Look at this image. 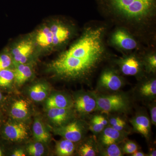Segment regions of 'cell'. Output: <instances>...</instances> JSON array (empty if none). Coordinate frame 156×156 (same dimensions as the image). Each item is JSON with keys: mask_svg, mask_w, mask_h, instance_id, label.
Masks as SVG:
<instances>
[{"mask_svg": "<svg viewBox=\"0 0 156 156\" xmlns=\"http://www.w3.org/2000/svg\"><path fill=\"white\" fill-rule=\"evenodd\" d=\"M106 28L89 26L77 41L51 64L56 75L67 80L89 79L106 57Z\"/></svg>", "mask_w": 156, "mask_h": 156, "instance_id": "cell-1", "label": "cell"}, {"mask_svg": "<svg viewBox=\"0 0 156 156\" xmlns=\"http://www.w3.org/2000/svg\"><path fill=\"white\" fill-rule=\"evenodd\" d=\"M116 19L134 27L147 26L154 18L156 0H98Z\"/></svg>", "mask_w": 156, "mask_h": 156, "instance_id": "cell-2", "label": "cell"}, {"mask_svg": "<svg viewBox=\"0 0 156 156\" xmlns=\"http://www.w3.org/2000/svg\"><path fill=\"white\" fill-rule=\"evenodd\" d=\"M96 99L97 109L105 113L123 111L128 107L127 98L121 94L99 95L96 96Z\"/></svg>", "mask_w": 156, "mask_h": 156, "instance_id": "cell-3", "label": "cell"}, {"mask_svg": "<svg viewBox=\"0 0 156 156\" xmlns=\"http://www.w3.org/2000/svg\"><path fill=\"white\" fill-rule=\"evenodd\" d=\"M111 43L114 46L123 51H131L137 47V42L126 29L119 28L111 37Z\"/></svg>", "mask_w": 156, "mask_h": 156, "instance_id": "cell-4", "label": "cell"}, {"mask_svg": "<svg viewBox=\"0 0 156 156\" xmlns=\"http://www.w3.org/2000/svg\"><path fill=\"white\" fill-rule=\"evenodd\" d=\"M85 128L80 122L74 121L67 125L60 126L55 130L57 134L73 142L80 141L83 138Z\"/></svg>", "mask_w": 156, "mask_h": 156, "instance_id": "cell-5", "label": "cell"}, {"mask_svg": "<svg viewBox=\"0 0 156 156\" xmlns=\"http://www.w3.org/2000/svg\"><path fill=\"white\" fill-rule=\"evenodd\" d=\"M74 103L76 110L83 114L90 113L97 109L96 96L89 92L79 95L76 98Z\"/></svg>", "mask_w": 156, "mask_h": 156, "instance_id": "cell-6", "label": "cell"}, {"mask_svg": "<svg viewBox=\"0 0 156 156\" xmlns=\"http://www.w3.org/2000/svg\"><path fill=\"white\" fill-rule=\"evenodd\" d=\"M3 134L7 139L11 141L23 140L28 135L27 128L22 123H8L3 129Z\"/></svg>", "mask_w": 156, "mask_h": 156, "instance_id": "cell-7", "label": "cell"}, {"mask_svg": "<svg viewBox=\"0 0 156 156\" xmlns=\"http://www.w3.org/2000/svg\"><path fill=\"white\" fill-rule=\"evenodd\" d=\"M99 85L102 88L111 91H118L123 86L122 78L112 70L104 71L99 79Z\"/></svg>", "mask_w": 156, "mask_h": 156, "instance_id": "cell-8", "label": "cell"}, {"mask_svg": "<svg viewBox=\"0 0 156 156\" xmlns=\"http://www.w3.org/2000/svg\"><path fill=\"white\" fill-rule=\"evenodd\" d=\"M33 43L30 40L20 42L12 50V56L16 63L24 64L33 53Z\"/></svg>", "mask_w": 156, "mask_h": 156, "instance_id": "cell-9", "label": "cell"}, {"mask_svg": "<svg viewBox=\"0 0 156 156\" xmlns=\"http://www.w3.org/2000/svg\"><path fill=\"white\" fill-rule=\"evenodd\" d=\"M53 34V45L57 46L62 44L69 40L71 36L70 29L60 22L55 23L50 27Z\"/></svg>", "mask_w": 156, "mask_h": 156, "instance_id": "cell-10", "label": "cell"}, {"mask_svg": "<svg viewBox=\"0 0 156 156\" xmlns=\"http://www.w3.org/2000/svg\"><path fill=\"white\" fill-rule=\"evenodd\" d=\"M122 73L126 76L137 75L141 69V63L137 57L132 55L125 57L119 62Z\"/></svg>", "mask_w": 156, "mask_h": 156, "instance_id": "cell-11", "label": "cell"}, {"mask_svg": "<svg viewBox=\"0 0 156 156\" xmlns=\"http://www.w3.org/2000/svg\"><path fill=\"white\" fill-rule=\"evenodd\" d=\"M48 115L50 121L56 126H63L71 117V108H48Z\"/></svg>", "mask_w": 156, "mask_h": 156, "instance_id": "cell-12", "label": "cell"}, {"mask_svg": "<svg viewBox=\"0 0 156 156\" xmlns=\"http://www.w3.org/2000/svg\"><path fill=\"white\" fill-rule=\"evenodd\" d=\"M100 140L101 144L104 146L118 144L124 139V134L122 131H117L112 127L104 128Z\"/></svg>", "mask_w": 156, "mask_h": 156, "instance_id": "cell-13", "label": "cell"}, {"mask_svg": "<svg viewBox=\"0 0 156 156\" xmlns=\"http://www.w3.org/2000/svg\"><path fill=\"white\" fill-rule=\"evenodd\" d=\"M131 122L135 131L146 138L148 137L151 131V122L147 116L139 115L134 117Z\"/></svg>", "mask_w": 156, "mask_h": 156, "instance_id": "cell-14", "label": "cell"}, {"mask_svg": "<svg viewBox=\"0 0 156 156\" xmlns=\"http://www.w3.org/2000/svg\"><path fill=\"white\" fill-rule=\"evenodd\" d=\"M47 108H69L71 107L72 101L66 96L62 94H56L48 98L46 101Z\"/></svg>", "mask_w": 156, "mask_h": 156, "instance_id": "cell-15", "label": "cell"}, {"mask_svg": "<svg viewBox=\"0 0 156 156\" xmlns=\"http://www.w3.org/2000/svg\"><path fill=\"white\" fill-rule=\"evenodd\" d=\"M14 73V81L18 85H22L32 75V72L28 66L17 63Z\"/></svg>", "mask_w": 156, "mask_h": 156, "instance_id": "cell-16", "label": "cell"}, {"mask_svg": "<svg viewBox=\"0 0 156 156\" xmlns=\"http://www.w3.org/2000/svg\"><path fill=\"white\" fill-rule=\"evenodd\" d=\"M10 113L14 119H24L28 114V104L23 99L16 101L12 105Z\"/></svg>", "mask_w": 156, "mask_h": 156, "instance_id": "cell-17", "label": "cell"}, {"mask_svg": "<svg viewBox=\"0 0 156 156\" xmlns=\"http://www.w3.org/2000/svg\"><path fill=\"white\" fill-rule=\"evenodd\" d=\"M33 134L34 137L37 141L47 143L50 138V135L45 128L43 123L39 119H36L34 123Z\"/></svg>", "mask_w": 156, "mask_h": 156, "instance_id": "cell-18", "label": "cell"}, {"mask_svg": "<svg viewBox=\"0 0 156 156\" xmlns=\"http://www.w3.org/2000/svg\"><path fill=\"white\" fill-rule=\"evenodd\" d=\"M48 87L44 83H38L32 86L29 90L30 98L34 101L39 102L44 100L48 96Z\"/></svg>", "mask_w": 156, "mask_h": 156, "instance_id": "cell-19", "label": "cell"}, {"mask_svg": "<svg viewBox=\"0 0 156 156\" xmlns=\"http://www.w3.org/2000/svg\"><path fill=\"white\" fill-rule=\"evenodd\" d=\"M37 43L42 48H47L53 44V37L50 27L44 26L38 32L36 37Z\"/></svg>", "mask_w": 156, "mask_h": 156, "instance_id": "cell-20", "label": "cell"}, {"mask_svg": "<svg viewBox=\"0 0 156 156\" xmlns=\"http://www.w3.org/2000/svg\"><path fill=\"white\" fill-rule=\"evenodd\" d=\"M75 147L74 142L68 140H62L56 144V153L58 156H69L74 152Z\"/></svg>", "mask_w": 156, "mask_h": 156, "instance_id": "cell-21", "label": "cell"}, {"mask_svg": "<svg viewBox=\"0 0 156 156\" xmlns=\"http://www.w3.org/2000/svg\"><path fill=\"white\" fill-rule=\"evenodd\" d=\"M14 79V73L13 70L7 68L0 70V87H9Z\"/></svg>", "mask_w": 156, "mask_h": 156, "instance_id": "cell-22", "label": "cell"}, {"mask_svg": "<svg viewBox=\"0 0 156 156\" xmlns=\"http://www.w3.org/2000/svg\"><path fill=\"white\" fill-rule=\"evenodd\" d=\"M140 93L145 97H152L156 94V80L155 79L147 82L141 86Z\"/></svg>", "mask_w": 156, "mask_h": 156, "instance_id": "cell-23", "label": "cell"}, {"mask_svg": "<svg viewBox=\"0 0 156 156\" xmlns=\"http://www.w3.org/2000/svg\"><path fill=\"white\" fill-rule=\"evenodd\" d=\"M78 152L81 156H95L96 155L95 146L92 143L89 142L82 144L79 148Z\"/></svg>", "mask_w": 156, "mask_h": 156, "instance_id": "cell-24", "label": "cell"}, {"mask_svg": "<svg viewBox=\"0 0 156 156\" xmlns=\"http://www.w3.org/2000/svg\"><path fill=\"white\" fill-rule=\"evenodd\" d=\"M27 151L31 156H41L44 152V147L42 143L37 141L29 146Z\"/></svg>", "mask_w": 156, "mask_h": 156, "instance_id": "cell-25", "label": "cell"}, {"mask_svg": "<svg viewBox=\"0 0 156 156\" xmlns=\"http://www.w3.org/2000/svg\"><path fill=\"white\" fill-rule=\"evenodd\" d=\"M103 155L106 156H121L123 155L122 150L117 143L113 144L106 147Z\"/></svg>", "mask_w": 156, "mask_h": 156, "instance_id": "cell-26", "label": "cell"}, {"mask_svg": "<svg viewBox=\"0 0 156 156\" xmlns=\"http://www.w3.org/2000/svg\"><path fill=\"white\" fill-rule=\"evenodd\" d=\"M12 59L9 54L5 53L0 54V70L9 68Z\"/></svg>", "mask_w": 156, "mask_h": 156, "instance_id": "cell-27", "label": "cell"}, {"mask_svg": "<svg viewBox=\"0 0 156 156\" xmlns=\"http://www.w3.org/2000/svg\"><path fill=\"white\" fill-rule=\"evenodd\" d=\"M89 129L95 134H98L103 131L105 127L93 117L89 124Z\"/></svg>", "mask_w": 156, "mask_h": 156, "instance_id": "cell-28", "label": "cell"}, {"mask_svg": "<svg viewBox=\"0 0 156 156\" xmlns=\"http://www.w3.org/2000/svg\"><path fill=\"white\" fill-rule=\"evenodd\" d=\"M146 62L148 69L150 71H155L156 69V56L155 53L150 54L146 58Z\"/></svg>", "mask_w": 156, "mask_h": 156, "instance_id": "cell-29", "label": "cell"}, {"mask_svg": "<svg viewBox=\"0 0 156 156\" xmlns=\"http://www.w3.org/2000/svg\"><path fill=\"white\" fill-rule=\"evenodd\" d=\"M138 149V147L135 143L132 141H128L125 144L123 147V152L126 154H131Z\"/></svg>", "mask_w": 156, "mask_h": 156, "instance_id": "cell-30", "label": "cell"}, {"mask_svg": "<svg viewBox=\"0 0 156 156\" xmlns=\"http://www.w3.org/2000/svg\"><path fill=\"white\" fill-rule=\"evenodd\" d=\"M126 125V122L125 121L122 119L120 122H118L114 126H111L112 128H113L115 130L119 131H122L125 128Z\"/></svg>", "mask_w": 156, "mask_h": 156, "instance_id": "cell-31", "label": "cell"}, {"mask_svg": "<svg viewBox=\"0 0 156 156\" xmlns=\"http://www.w3.org/2000/svg\"><path fill=\"white\" fill-rule=\"evenodd\" d=\"M151 122L153 125H156V107L155 105H154L151 108Z\"/></svg>", "mask_w": 156, "mask_h": 156, "instance_id": "cell-32", "label": "cell"}, {"mask_svg": "<svg viewBox=\"0 0 156 156\" xmlns=\"http://www.w3.org/2000/svg\"><path fill=\"white\" fill-rule=\"evenodd\" d=\"M96 120L100 123L101 125H103L104 127H105L108 125V121L105 117L102 116L100 115H96L94 116Z\"/></svg>", "mask_w": 156, "mask_h": 156, "instance_id": "cell-33", "label": "cell"}, {"mask_svg": "<svg viewBox=\"0 0 156 156\" xmlns=\"http://www.w3.org/2000/svg\"><path fill=\"white\" fill-rule=\"evenodd\" d=\"M122 120L119 117H115V118H112L110 120V124L111 125V126H114L118 122H120Z\"/></svg>", "mask_w": 156, "mask_h": 156, "instance_id": "cell-34", "label": "cell"}, {"mask_svg": "<svg viewBox=\"0 0 156 156\" xmlns=\"http://www.w3.org/2000/svg\"><path fill=\"white\" fill-rule=\"evenodd\" d=\"M12 156H25V154L22 150L18 149L14 151L12 154Z\"/></svg>", "mask_w": 156, "mask_h": 156, "instance_id": "cell-35", "label": "cell"}, {"mask_svg": "<svg viewBox=\"0 0 156 156\" xmlns=\"http://www.w3.org/2000/svg\"><path fill=\"white\" fill-rule=\"evenodd\" d=\"M131 154H132L131 156H144L145 155V154L143 153L142 152L138 151H137Z\"/></svg>", "mask_w": 156, "mask_h": 156, "instance_id": "cell-36", "label": "cell"}, {"mask_svg": "<svg viewBox=\"0 0 156 156\" xmlns=\"http://www.w3.org/2000/svg\"><path fill=\"white\" fill-rule=\"evenodd\" d=\"M149 156H156V151L154 149H151L150 151L149 155Z\"/></svg>", "mask_w": 156, "mask_h": 156, "instance_id": "cell-37", "label": "cell"}, {"mask_svg": "<svg viewBox=\"0 0 156 156\" xmlns=\"http://www.w3.org/2000/svg\"><path fill=\"white\" fill-rule=\"evenodd\" d=\"M3 99V95L2 92L0 91V101H2Z\"/></svg>", "mask_w": 156, "mask_h": 156, "instance_id": "cell-38", "label": "cell"}, {"mask_svg": "<svg viewBox=\"0 0 156 156\" xmlns=\"http://www.w3.org/2000/svg\"><path fill=\"white\" fill-rule=\"evenodd\" d=\"M4 155V154H3V151L2 150V149H1V147H0V156H2Z\"/></svg>", "mask_w": 156, "mask_h": 156, "instance_id": "cell-39", "label": "cell"}]
</instances>
